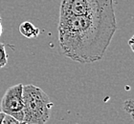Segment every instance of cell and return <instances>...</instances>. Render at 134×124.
Returning <instances> with one entry per match:
<instances>
[{"instance_id": "1", "label": "cell", "mask_w": 134, "mask_h": 124, "mask_svg": "<svg viewBox=\"0 0 134 124\" xmlns=\"http://www.w3.org/2000/svg\"><path fill=\"white\" fill-rule=\"evenodd\" d=\"M118 30L114 1L90 14L59 17V43L64 56L79 63L103 59Z\"/></svg>"}, {"instance_id": "2", "label": "cell", "mask_w": 134, "mask_h": 124, "mask_svg": "<svg viewBox=\"0 0 134 124\" xmlns=\"http://www.w3.org/2000/svg\"><path fill=\"white\" fill-rule=\"evenodd\" d=\"M23 123L44 124L49 120L54 103L41 88L33 84L23 85Z\"/></svg>"}, {"instance_id": "3", "label": "cell", "mask_w": 134, "mask_h": 124, "mask_svg": "<svg viewBox=\"0 0 134 124\" xmlns=\"http://www.w3.org/2000/svg\"><path fill=\"white\" fill-rule=\"evenodd\" d=\"M0 110L3 113L11 115L19 123H23L24 119V102H23V84L14 85L5 92L1 99Z\"/></svg>"}, {"instance_id": "4", "label": "cell", "mask_w": 134, "mask_h": 124, "mask_svg": "<svg viewBox=\"0 0 134 124\" xmlns=\"http://www.w3.org/2000/svg\"><path fill=\"white\" fill-rule=\"evenodd\" d=\"M114 0H62L59 17L76 16L90 14L105 7Z\"/></svg>"}, {"instance_id": "5", "label": "cell", "mask_w": 134, "mask_h": 124, "mask_svg": "<svg viewBox=\"0 0 134 124\" xmlns=\"http://www.w3.org/2000/svg\"><path fill=\"white\" fill-rule=\"evenodd\" d=\"M19 33L27 38H36L39 36L40 30L33 23L25 21L19 25Z\"/></svg>"}, {"instance_id": "6", "label": "cell", "mask_w": 134, "mask_h": 124, "mask_svg": "<svg viewBox=\"0 0 134 124\" xmlns=\"http://www.w3.org/2000/svg\"><path fill=\"white\" fill-rule=\"evenodd\" d=\"M8 63V55L6 52L5 45L0 43V69L5 67Z\"/></svg>"}, {"instance_id": "7", "label": "cell", "mask_w": 134, "mask_h": 124, "mask_svg": "<svg viewBox=\"0 0 134 124\" xmlns=\"http://www.w3.org/2000/svg\"><path fill=\"white\" fill-rule=\"evenodd\" d=\"M13 123H19V121L16 119H14V116H12L11 115L5 114V116L3 119L2 124H13Z\"/></svg>"}, {"instance_id": "8", "label": "cell", "mask_w": 134, "mask_h": 124, "mask_svg": "<svg viewBox=\"0 0 134 124\" xmlns=\"http://www.w3.org/2000/svg\"><path fill=\"white\" fill-rule=\"evenodd\" d=\"M129 47H130V49L132 50V52H134V34L129 40Z\"/></svg>"}, {"instance_id": "9", "label": "cell", "mask_w": 134, "mask_h": 124, "mask_svg": "<svg viewBox=\"0 0 134 124\" xmlns=\"http://www.w3.org/2000/svg\"><path fill=\"white\" fill-rule=\"evenodd\" d=\"M4 116H5V113H3L2 111H0V124H2Z\"/></svg>"}, {"instance_id": "10", "label": "cell", "mask_w": 134, "mask_h": 124, "mask_svg": "<svg viewBox=\"0 0 134 124\" xmlns=\"http://www.w3.org/2000/svg\"><path fill=\"white\" fill-rule=\"evenodd\" d=\"M2 34V24H1V16H0V36Z\"/></svg>"}, {"instance_id": "11", "label": "cell", "mask_w": 134, "mask_h": 124, "mask_svg": "<svg viewBox=\"0 0 134 124\" xmlns=\"http://www.w3.org/2000/svg\"><path fill=\"white\" fill-rule=\"evenodd\" d=\"M0 111H1V110H0Z\"/></svg>"}]
</instances>
